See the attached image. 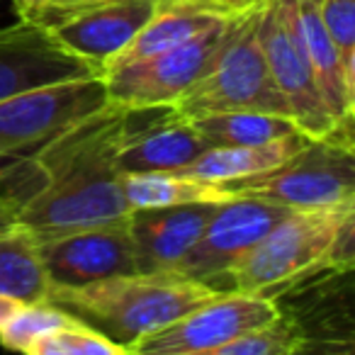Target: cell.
<instances>
[{
  "label": "cell",
  "mask_w": 355,
  "mask_h": 355,
  "mask_svg": "<svg viewBox=\"0 0 355 355\" xmlns=\"http://www.w3.org/2000/svg\"><path fill=\"white\" fill-rule=\"evenodd\" d=\"M127 107L105 105L25 158L40 185L10 212L40 241L127 217L119 146Z\"/></svg>",
  "instance_id": "obj_1"
},
{
  "label": "cell",
  "mask_w": 355,
  "mask_h": 355,
  "mask_svg": "<svg viewBox=\"0 0 355 355\" xmlns=\"http://www.w3.org/2000/svg\"><path fill=\"white\" fill-rule=\"evenodd\" d=\"M214 295L180 272H134L85 287H51L46 304L129 348Z\"/></svg>",
  "instance_id": "obj_2"
},
{
  "label": "cell",
  "mask_w": 355,
  "mask_h": 355,
  "mask_svg": "<svg viewBox=\"0 0 355 355\" xmlns=\"http://www.w3.org/2000/svg\"><path fill=\"white\" fill-rule=\"evenodd\" d=\"M350 212H355V207L290 212L229 272L222 292H246L275 300L316 272L334 270L329 268L331 241Z\"/></svg>",
  "instance_id": "obj_3"
},
{
  "label": "cell",
  "mask_w": 355,
  "mask_h": 355,
  "mask_svg": "<svg viewBox=\"0 0 355 355\" xmlns=\"http://www.w3.org/2000/svg\"><path fill=\"white\" fill-rule=\"evenodd\" d=\"M353 139H306L282 166L229 185V193L275 202L292 212L355 207Z\"/></svg>",
  "instance_id": "obj_4"
},
{
  "label": "cell",
  "mask_w": 355,
  "mask_h": 355,
  "mask_svg": "<svg viewBox=\"0 0 355 355\" xmlns=\"http://www.w3.org/2000/svg\"><path fill=\"white\" fill-rule=\"evenodd\" d=\"M258 15L261 8L234 17L232 35L217 64L178 100V112L185 117L212 112H261L292 119L285 100L272 83L258 42Z\"/></svg>",
  "instance_id": "obj_5"
},
{
  "label": "cell",
  "mask_w": 355,
  "mask_h": 355,
  "mask_svg": "<svg viewBox=\"0 0 355 355\" xmlns=\"http://www.w3.org/2000/svg\"><path fill=\"white\" fill-rule=\"evenodd\" d=\"M258 42L292 122L309 139H353L338 129L316 85L297 17V0H266L258 15Z\"/></svg>",
  "instance_id": "obj_6"
},
{
  "label": "cell",
  "mask_w": 355,
  "mask_h": 355,
  "mask_svg": "<svg viewBox=\"0 0 355 355\" xmlns=\"http://www.w3.org/2000/svg\"><path fill=\"white\" fill-rule=\"evenodd\" d=\"M110 105L103 76L32 88L0 103V158L32 156Z\"/></svg>",
  "instance_id": "obj_7"
},
{
  "label": "cell",
  "mask_w": 355,
  "mask_h": 355,
  "mask_svg": "<svg viewBox=\"0 0 355 355\" xmlns=\"http://www.w3.org/2000/svg\"><path fill=\"white\" fill-rule=\"evenodd\" d=\"M232 27L234 17H227L175 49L103 73L110 103L119 107L175 105L212 71L232 35Z\"/></svg>",
  "instance_id": "obj_8"
},
{
  "label": "cell",
  "mask_w": 355,
  "mask_h": 355,
  "mask_svg": "<svg viewBox=\"0 0 355 355\" xmlns=\"http://www.w3.org/2000/svg\"><path fill=\"white\" fill-rule=\"evenodd\" d=\"M158 8L161 0H98L78 8H42L27 22L46 27L66 51L103 76Z\"/></svg>",
  "instance_id": "obj_9"
},
{
  "label": "cell",
  "mask_w": 355,
  "mask_h": 355,
  "mask_svg": "<svg viewBox=\"0 0 355 355\" xmlns=\"http://www.w3.org/2000/svg\"><path fill=\"white\" fill-rule=\"evenodd\" d=\"M290 212L292 209L275 202L234 195L232 200L219 205L200 241L173 272H180L212 292H222L229 272Z\"/></svg>",
  "instance_id": "obj_10"
},
{
  "label": "cell",
  "mask_w": 355,
  "mask_h": 355,
  "mask_svg": "<svg viewBox=\"0 0 355 355\" xmlns=\"http://www.w3.org/2000/svg\"><path fill=\"white\" fill-rule=\"evenodd\" d=\"M280 314L268 297L246 292H217L161 331L139 338L129 355H200L234 340L253 329L270 324Z\"/></svg>",
  "instance_id": "obj_11"
},
{
  "label": "cell",
  "mask_w": 355,
  "mask_h": 355,
  "mask_svg": "<svg viewBox=\"0 0 355 355\" xmlns=\"http://www.w3.org/2000/svg\"><path fill=\"white\" fill-rule=\"evenodd\" d=\"M40 251L51 287H85L139 272L127 217L46 239Z\"/></svg>",
  "instance_id": "obj_12"
},
{
  "label": "cell",
  "mask_w": 355,
  "mask_h": 355,
  "mask_svg": "<svg viewBox=\"0 0 355 355\" xmlns=\"http://www.w3.org/2000/svg\"><path fill=\"white\" fill-rule=\"evenodd\" d=\"M207 148L209 144L195 129L193 119L178 112L175 105L127 107L117 163L122 175L180 171Z\"/></svg>",
  "instance_id": "obj_13"
},
{
  "label": "cell",
  "mask_w": 355,
  "mask_h": 355,
  "mask_svg": "<svg viewBox=\"0 0 355 355\" xmlns=\"http://www.w3.org/2000/svg\"><path fill=\"white\" fill-rule=\"evenodd\" d=\"M100 76L66 51L46 27L17 20L0 30V103L32 88Z\"/></svg>",
  "instance_id": "obj_14"
},
{
  "label": "cell",
  "mask_w": 355,
  "mask_h": 355,
  "mask_svg": "<svg viewBox=\"0 0 355 355\" xmlns=\"http://www.w3.org/2000/svg\"><path fill=\"white\" fill-rule=\"evenodd\" d=\"M224 205V202H222ZM219 205L144 207L127 214L139 272H173L207 229Z\"/></svg>",
  "instance_id": "obj_15"
},
{
  "label": "cell",
  "mask_w": 355,
  "mask_h": 355,
  "mask_svg": "<svg viewBox=\"0 0 355 355\" xmlns=\"http://www.w3.org/2000/svg\"><path fill=\"white\" fill-rule=\"evenodd\" d=\"M297 17H300V32L304 42L306 59L314 71L316 85L329 107L331 117L336 119L340 132L353 134L355 117V83L345 76L340 56L336 51L331 37L321 25L319 10L314 0H297Z\"/></svg>",
  "instance_id": "obj_16"
},
{
  "label": "cell",
  "mask_w": 355,
  "mask_h": 355,
  "mask_svg": "<svg viewBox=\"0 0 355 355\" xmlns=\"http://www.w3.org/2000/svg\"><path fill=\"white\" fill-rule=\"evenodd\" d=\"M306 139L309 137L297 132L285 139L261 144V146H209L193 163H188L175 173L193 178V180L229 188L234 183L263 175V173L282 166L287 158H292L304 146Z\"/></svg>",
  "instance_id": "obj_17"
},
{
  "label": "cell",
  "mask_w": 355,
  "mask_h": 355,
  "mask_svg": "<svg viewBox=\"0 0 355 355\" xmlns=\"http://www.w3.org/2000/svg\"><path fill=\"white\" fill-rule=\"evenodd\" d=\"M49 292L40 239L25 224L10 219L0 227V297L17 304H46Z\"/></svg>",
  "instance_id": "obj_18"
},
{
  "label": "cell",
  "mask_w": 355,
  "mask_h": 355,
  "mask_svg": "<svg viewBox=\"0 0 355 355\" xmlns=\"http://www.w3.org/2000/svg\"><path fill=\"white\" fill-rule=\"evenodd\" d=\"M227 20V17L212 15V12L205 10H195V8H185V6H166L161 3L158 12L141 27L137 37L132 40V44L103 71L119 69V66H129L137 64V61L151 59V56H158L163 51H171L175 46L185 44L193 37H198L200 32L209 30L217 22Z\"/></svg>",
  "instance_id": "obj_19"
},
{
  "label": "cell",
  "mask_w": 355,
  "mask_h": 355,
  "mask_svg": "<svg viewBox=\"0 0 355 355\" xmlns=\"http://www.w3.org/2000/svg\"><path fill=\"white\" fill-rule=\"evenodd\" d=\"M122 190L129 209L144 207H173V205L214 202L222 205L234 195L222 185L193 180L175 171L156 173H127L122 175Z\"/></svg>",
  "instance_id": "obj_20"
},
{
  "label": "cell",
  "mask_w": 355,
  "mask_h": 355,
  "mask_svg": "<svg viewBox=\"0 0 355 355\" xmlns=\"http://www.w3.org/2000/svg\"><path fill=\"white\" fill-rule=\"evenodd\" d=\"M190 119L209 146H261L300 132L292 119L280 114L212 112Z\"/></svg>",
  "instance_id": "obj_21"
},
{
  "label": "cell",
  "mask_w": 355,
  "mask_h": 355,
  "mask_svg": "<svg viewBox=\"0 0 355 355\" xmlns=\"http://www.w3.org/2000/svg\"><path fill=\"white\" fill-rule=\"evenodd\" d=\"M304 343V331L290 314L280 311L270 324L200 355H295Z\"/></svg>",
  "instance_id": "obj_22"
},
{
  "label": "cell",
  "mask_w": 355,
  "mask_h": 355,
  "mask_svg": "<svg viewBox=\"0 0 355 355\" xmlns=\"http://www.w3.org/2000/svg\"><path fill=\"white\" fill-rule=\"evenodd\" d=\"M71 316L51 304H20L17 311L0 326V345L25 353L32 343L71 324Z\"/></svg>",
  "instance_id": "obj_23"
},
{
  "label": "cell",
  "mask_w": 355,
  "mask_h": 355,
  "mask_svg": "<svg viewBox=\"0 0 355 355\" xmlns=\"http://www.w3.org/2000/svg\"><path fill=\"white\" fill-rule=\"evenodd\" d=\"M314 6L338 51L345 76L355 83V0H314Z\"/></svg>",
  "instance_id": "obj_24"
},
{
  "label": "cell",
  "mask_w": 355,
  "mask_h": 355,
  "mask_svg": "<svg viewBox=\"0 0 355 355\" xmlns=\"http://www.w3.org/2000/svg\"><path fill=\"white\" fill-rule=\"evenodd\" d=\"M64 338L69 343L71 355H129L127 348L112 343L103 334L78 324V321H71L69 326H64Z\"/></svg>",
  "instance_id": "obj_25"
},
{
  "label": "cell",
  "mask_w": 355,
  "mask_h": 355,
  "mask_svg": "<svg viewBox=\"0 0 355 355\" xmlns=\"http://www.w3.org/2000/svg\"><path fill=\"white\" fill-rule=\"evenodd\" d=\"M161 3H166V6L195 8V10L212 12V15L219 17H236L261 8L266 0H161Z\"/></svg>",
  "instance_id": "obj_26"
},
{
  "label": "cell",
  "mask_w": 355,
  "mask_h": 355,
  "mask_svg": "<svg viewBox=\"0 0 355 355\" xmlns=\"http://www.w3.org/2000/svg\"><path fill=\"white\" fill-rule=\"evenodd\" d=\"M309 355H355L353 336L345 338H321V340H304Z\"/></svg>",
  "instance_id": "obj_27"
},
{
  "label": "cell",
  "mask_w": 355,
  "mask_h": 355,
  "mask_svg": "<svg viewBox=\"0 0 355 355\" xmlns=\"http://www.w3.org/2000/svg\"><path fill=\"white\" fill-rule=\"evenodd\" d=\"M12 6H15V12L20 20H30L40 8L46 6V0H12Z\"/></svg>",
  "instance_id": "obj_28"
},
{
  "label": "cell",
  "mask_w": 355,
  "mask_h": 355,
  "mask_svg": "<svg viewBox=\"0 0 355 355\" xmlns=\"http://www.w3.org/2000/svg\"><path fill=\"white\" fill-rule=\"evenodd\" d=\"M17 302L15 300H8V297H0V326L6 324L8 319H10L12 314L17 311Z\"/></svg>",
  "instance_id": "obj_29"
},
{
  "label": "cell",
  "mask_w": 355,
  "mask_h": 355,
  "mask_svg": "<svg viewBox=\"0 0 355 355\" xmlns=\"http://www.w3.org/2000/svg\"><path fill=\"white\" fill-rule=\"evenodd\" d=\"M88 3H98V0H46L44 8H78V6H88Z\"/></svg>",
  "instance_id": "obj_30"
},
{
  "label": "cell",
  "mask_w": 355,
  "mask_h": 355,
  "mask_svg": "<svg viewBox=\"0 0 355 355\" xmlns=\"http://www.w3.org/2000/svg\"><path fill=\"white\" fill-rule=\"evenodd\" d=\"M295 355H309V348H306V343H302V345H300V350H297Z\"/></svg>",
  "instance_id": "obj_31"
}]
</instances>
